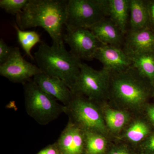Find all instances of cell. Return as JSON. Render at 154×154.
<instances>
[{
    "label": "cell",
    "instance_id": "30bf717a",
    "mask_svg": "<svg viewBox=\"0 0 154 154\" xmlns=\"http://www.w3.org/2000/svg\"><path fill=\"white\" fill-rule=\"evenodd\" d=\"M94 59L103 65V68L112 72L124 71L132 66L128 56L120 47L102 45L97 50Z\"/></svg>",
    "mask_w": 154,
    "mask_h": 154
},
{
    "label": "cell",
    "instance_id": "5b68a950",
    "mask_svg": "<svg viewBox=\"0 0 154 154\" xmlns=\"http://www.w3.org/2000/svg\"><path fill=\"white\" fill-rule=\"evenodd\" d=\"M107 0H68L66 29H89L107 16Z\"/></svg>",
    "mask_w": 154,
    "mask_h": 154
},
{
    "label": "cell",
    "instance_id": "cb8c5ba5",
    "mask_svg": "<svg viewBox=\"0 0 154 154\" xmlns=\"http://www.w3.org/2000/svg\"><path fill=\"white\" fill-rule=\"evenodd\" d=\"M143 149L148 154H154V133L148 137L143 145Z\"/></svg>",
    "mask_w": 154,
    "mask_h": 154
},
{
    "label": "cell",
    "instance_id": "7a4b0ae2",
    "mask_svg": "<svg viewBox=\"0 0 154 154\" xmlns=\"http://www.w3.org/2000/svg\"><path fill=\"white\" fill-rule=\"evenodd\" d=\"M34 57L42 72L63 80L71 90L79 74L82 62L66 49L64 44L49 46L42 42Z\"/></svg>",
    "mask_w": 154,
    "mask_h": 154
},
{
    "label": "cell",
    "instance_id": "6da1fadb",
    "mask_svg": "<svg viewBox=\"0 0 154 154\" xmlns=\"http://www.w3.org/2000/svg\"><path fill=\"white\" fill-rule=\"evenodd\" d=\"M68 0H29L23 11L16 16V23L25 30L41 27L49 34L53 44H65Z\"/></svg>",
    "mask_w": 154,
    "mask_h": 154
},
{
    "label": "cell",
    "instance_id": "7c38bea8",
    "mask_svg": "<svg viewBox=\"0 0 154 154\" xmlns=\"http://www.w3.org/2000/svg\"><path fill=\"white\" fill-rule=\"evenodd\" d=\"M85 143V132L71 121L61 134L58 146L64 154H81Z\"/></svg>",
    "mask_w": 154,
    "mask_h": 154
},
{
    "label": "cell",
    "instance_id": "484cf974",
    "mask_svg": "<svg viewBox=\"0 0 154 154\" xmlns=\"http://www.w3.org/2000/svg\"><path fill=\"white\" fill-rule=\"evenodd\" d=\"M108 154H131L128 150L124 146H116L113 148Z\"/></svg>",
    "mask_w": 154,
    "mask_h": 154
},
{
    "label": "cell",
    "instance_id": "ac0fdd59",
    "mask_svg": "<svg viewBox=\"0 0 154 154\" xmlns=\"http://www.w3.org/2000/svg\"><path fill=\"white\" fill-rule=\"evenodd\" d=\"M103 115L107 128L113 133L120 131L130 119L129 113L126 111L110 108L104 110Z\"/></svg>",
    "mask_w": 154,
    "mask_h": 154
},
{
    "label": "cell",
    "instance_id": "d4e9b609",
    "mask_svg": "<svg viewBox=\"0 0 154 154\" xmlns=\"http://www.w3.org/2000/svg\"><path fill=\"white\" fill-rule=\"evenodd\" d=\"M147 5L150 23L154 27V1H146Z\"/></svg>",
    "mask_w": 154,
    "mask_h": 154
},
{
    "label": "cell",
    "instance_id": "4fadbf2b",
    "mask_svg": "<svg viewBox=\"0 0 154 154\" xmlns=\"http://www.w3.org/2000/svg\"><path fill=\"white\" fill-rule=\"evenodd\" d=\"M127 54L154 51V30L149 27L128 31L123 49Z\"/></svg>",
    "mask_w": 154,
    "mask_h": 154
},
{
    "label": "cell",
    "instance_id": "9a60e30c",
    "mask_svg": "<svg viewBox=\"0 0 154 154\" xmlns=\"http://www.w3.org/2000/svg\"><path fill=\"white\" fill-rule=\"evenodd\" d=\"M129 5L130 0H107L108 17L123 35L127 32Z\"/></svg>",
    "mask_w": 154,
    "mask_h": 154
},
{
    "label": "cell",
    "instance_id": "ba28073f",
    "mask_svg": "<svg viewBox=\"0 0 154 154\" xmlns=\"http://www.w3.org/2000/svg\"><path fill=\"white\" fill-rule=\"evenodd\" d=\"M64 43L68 45L70 52L79 59L92 60L102 44L90 29H66Z\"/></svg>",
    "mask_w": 154,
    "mask_h": 154
},
{
    "label": "cell",
    "instance_id": "ffe728a7",
    "mask_svg": "<svg viewBox=\"0 0 154 154\" xmlns=\"http://www.w3.org/2000/svg\"><path fill=\"white\" fill-rule=\"evenodd\" d=\"M85 132L87 154H103L107 149V142L104 135L90 131Z\"/></svg>",
    "mask_w": 154,
    "mask_h": 154
},
{
    "label": "cell",
    "instance_id": "2e32d148",
    "mask_svg": "<svg viewBox=\"0 0 154 154\" xmlns=\"http://www.w3.org/2000/svg\"><path fill=\"white\" fill-rule=\"evenodd\" d=\"M130 30H137L149 27V17L146 1L130 0Z\"/></svg>",
    "mask_w": 154,
    "mask_h": 154
},
{
    "label": "cell",
    "instance_id": "52a82bcc",
    "mask_svg": "<svg viewBox=\"0 0 154 154\" xmlns=\"http://www.w3.org/2000/svg\"><path fill=\"white\" fill-rule=\"evenodd\" d=\"M80 70L71 89L73 94L84 95L91 101L102 99L108 95L111 72L103 68L96 70L82 62Z\"/></svg>",
    "mask_w": 154,
    "mask_h": 154
},
{
    "label": "cell",
    "instance_id": "603a6c76",
    "mask_svg": "<svg viewBox=\"0 0 154 154\" xmlns=\"http://www.w3.org/2000/svg\"><path fill=\"white\" fill-rule=\"evenodd\" d=\"M14 47L8 45L3 38L0 39V64L5 62L11 56Z\"/></svg>",
    "mask_w": 154,
    "mask_h": 154
},
{
    "label": "cell",
    "instance_id": "4316f807",
    "mask_svg": "<svg viewBox=\"0 0 154 154\" xmlns=\"http://www.w3.org/2000/svg\"><path fill=\"white\" fill-rule=\"evenodd\" d=\"M37 154H58V152L54 147L50 146L42 150Z\"/></svg>",
    "mask_w": 154,
    "mask_h": 154
},
{
    "label": "cell",
    "instance_id": "8992f818",
    "mask_svg": "<svg viewBox=\"0 0 154 154\" xmlns=\"http://www.w3.org/2000/svg\"><path fill=\"white\" fill-rule=\"evenodd\" d=\"M67 112L73 120V122L83 131L102 135L107 133V128L103 113L90 99L73 94L71 101L66 106L65 112Z\"/></svg>",
    "mask_w": 154,
    "mask_h": 154
},
{
    "label": "cell",
    "instance_id": "83f0119b",
    "mask_svg": "<svg viewBox=\"0 0 154 154\" xmlns=\"http://www.w3.org/2000/svg\"><path fill=\"white\" fill-rule=\"evenodd\" d=\"M147 114L149 119L154 125V106H150L147 107Z\"/></svg>",
    "mask_w": 154,
    "mask_h": 154
},
{
    "label": "cell",
    "instance_id": "44dd1931",
    "mask_svg": "<svg viewBox=\"0 0 154 154\" xmlns=\"http://www.w3.org/2000/svg\"><path fill=\"white\" fill-rule=\"evenodd\" d=\"M149 128L144 121H135L127 129L125 137L131 142H140L149 133Z\"/></svg>",
    "mask_w": 154,
    "mask_h": 154
},
{
    "label": "cell",
    "instance_id": "277c9868",
    "mask_svg": "<svg viewBox=\"0 0 154 154\" xmlns=\"http://www.w3.org/2000/svg\"><path fill=\"white\" fill-rule=\"evenodd\" d=\"M23 85L26 111L39 124H48L65 112L66 106L42 91L33 79Z\"/></svg>",
    "mask_w": 154,
    "mask_h": 154
},
{
    "label": "cell",
    "instance_id": "e0dca14e",
    "mask_svg": "<svg viewBox=\"0 0 154 154\" xmlns=\"http://www.w3.org/2000/svg\"><path fill=\"white\" fill-rule=\"evenodd\" d=\"M132 66L144 78L154 84V51L127 54Z\"/></svg>",
    "mask_w": 154,
    "mask_h": 154
},
{
    "label": "cell",
    "instance_id": "8fae6325",
    "mask_svg": "<svg viewBox=\"0 0 154 154\" xmlns=\"http://www.w3.org/2000/svg\"><path fill=\"white\" fill-rule=\"evenodd\" d=\"M33 79L42 90L57 101L67 106L72 99L73 94L66 83L57 77L41 72Z\"/></svg>",
    "mask_w": 154,
    "mask_h": 154
},
{
    "label": "cell",
    "instance_id": "d6986e66",
    "mask_svg": "<svg viewBox=\"0 0 154 154\" xmlns=\"http://www.w3.org/2000/svg\"><path fill=\"white\" fill-rule=\"evenodd\" d=\"M17 31L18 42L25 54L31 59L34 60V57L31 53L32 48L37 43H42L40 35L37 32L33 30H23L18 27L16 22L13 25Z\"/></svg>",
    "mask_w": 154,
    "mask_h": 154
},
{
    "label": "cell",
    "instance_id": "5bb4252c",
    "mask_svg": "<svg viewBox=\"0 0 154 154\" xmlns=\"http://www.w3.org/2000/svg\"><path fill=\"white\" fill-rule=\"evenodd\" d=\"M102 45L119 47L123 35L110 19L105 18L89 28Z\"/></svg>",
    "mask_w": 154,
    "mask_h": 154
},
{
    "label": "cell",
    "instance_id": "9c48e42d",
    "mask_svg": "<svg viewBox=\"0 0 154 154\" xmlns=\"http://www.w3.org/2000/svg\"><path fill=\"white\" fill-rule=\"evenodd\" d=\"M42 72L37 66L24 59L18 47H14L5 62L0 64V75L14 83L27 82Z\"/></svg>",
    "mask_w": 154,
    "mask_h": 154
},
{
    "label": "cell",
    "instance_id": "3957f363",
    "mask_svg": "<svg viewBox=\"0 0 154 154\" xmlns=\"http://www.w3.org/2000/svg\"><path fill=\"white\" fill-rule=\"evenodd\" d=\"M146 80L133 66L124 71L111 73L109 94L121 105L139 110L149 95Z\"/></svg>",
    "mask_w": 154,
    "mask_h": 154
},
{
    "label": "cell",
    "instance_id": "7402d4cb",
    "mask_svg": "<svg viewBox=\"0 0 154 154\" xmlns=\"http://www.w3.org/2000/svg\"><path fill=\"white\" fill-rule=\"evenodd\" d=\"M29 0H1L0 7L6 13L14 16L21 13Z\"/></svg>",
    "mask_w": 154,
    "mask_h": 154
},
{
    "label": "cell",
    "instance_id": "f1b7e54d",
    "mask_svg": "<svg viewBox=\"0 0 154 154\" xmlns=\"http://www.w3.org/2000/svg\"></svg>",
    "mask_w": 154,
    "mask_h": 154
}]
</instances>
